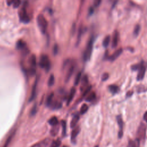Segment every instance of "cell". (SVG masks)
<instances>
[{"instance_id": "1", "label": "cell", "mask_w": 147, "mask_h": 147, "mask_svg": "<svg viewBox=\"0 0 147 147\" xmlns=\"http://www.w3.org/2000/svg\"><path fill=\"white\" fill-rule=\"evenodd\" d=\"M94 42V37L93 36H92L90 39L89 42H88L86 50L83 53V59L84 61L89 60L91 58V54H92Z\"/></svg>"}, {"instance_id": "2", "label": "cell", "mask_w": 147, "mask_h": 147, "mask_svg": "<svg viewBox=\"0 0 147 147\" xmlns=\"http://www.w3.org/2000/svg\"><path fill=\"white\" fill-rule=\"evenodd\" d=\"M37 22L40 31L43 34H45L48 27V21L43 15L39 14L38 15L37 17Z\"/></svg>"}, {"instance_id": "3", "label": "cell", "mask_w": 147, "mask_h": 147, "mask_svg": "<svg viewBox=\"0 0 147 147\" xmlns=\"http://www.w3.org/2000/svg\"><path fill=\"white\" fill-rule=\"evenodd\" d=\"M27 2H25L22 6V7L20 10L18 12V16L20 21L24 23H28L30 21V18H29L28 12L27 11Z\"/></svg>"}, {"instance_id": "4", "label": "cell", "mask_w": 147, "mask_h": 147, "mask_svg": "<svg viewBox=\"0 0 147 147\" xmlns=\"http://www.w3.org/2000/svg\"><path fill=\"white\" fill-rule=\"evenodd\" d=\"M39 65L40 67L44 68L47 71L50 70L51 68V61L47 55H42L40 56Z\"/></svg>"}, {"instance_id": "5", "label": "cell", "mask_w": 147, "mask_h": 147, "mask_svg": "<svg viewBox=\"0 0 147 147\" xmlns=\"http://www.w3.org/2000/svg\"><path fill=\"white\" fill-rule=\"evenodd\" d=\"M137 138L140 141V140H144L146 136V127L144 124H141L138 129L137 132Z\"/></svg>"}, {"instance_id": "6", "label": "cell", "mask_w": 147, "mask_h": 147, "mask_svg": "<svg viewBox=\"0 0 147 147\" xmlns=\"http://www.w3.org/2000/svg\"><path fill=\"white\" fill-rule=\"evenodd\" d=\"M139 73L137 77V79L138 80H141L143 79L144 77L145 76V71H146V67L143 63V61L141 62V64H140V67L139 68Z\"/></svg>"}, {"instance_id": "7", "label": "cell", "mask_w": 147, "mask_h": 147, "mask_svg": "<svg viewBox=\"0 0 147 147\" xmlns=\"http://www.w3.org/2000/svg\"><path fill=\"white\" fill-rule=\"evenodd\" d=\"M16 46H17V48L18 50L22 51V52L25 54H27L29 52L28 49L27 47V44H26L24 41L21 40H18L17 41V44H16Z\"/></svg>"}, {"instance_id": "8", "label": "cell", "mask_w": 147, "mask_h": 147, "mask_svg": "<svg viewBox=\"0 0 147 147\" xmlns=\"http://www.w3.org/2000/svg\"><path fill=\"white\" fill-rule=\"evenodd\" d=\"M117 122H118V126H119V132H118V138L121 139L122 138L123 136V128H124V122L122 117L121 116H118L117 117Z\"/></svg>"}, {"instance_id": "9", "label": "cell", "mask_w": 147, "mask_h": 147, "mask_svg": "<svg viewBox=\"0 0 147 147\" xmlns=\"http://www.w3.org/2000/svg\"><path fill=\"white\" fill-rule=\"evenodd\" d=\"M50 142L51 140L49 138H47L44 139L43 141L37 143V144H36L32 146L31 147H47L48 145L50 144Z\"/></svg>"}, {"instance_id": "10", "label": "cell", "mask_w": 147, "mask_h": 147, "mask_svg": "<svg viewBox=\"0 0 147 147\" xmlns=\"http://www.w3.org/2000/svg\"><path fill=\"white\" fill-rule=\"evenodd\" d=\"M37 79H36L35 81V83L34 84L33 86H32V89L31 91V95L30 96V98H29V102L33 101L35 98L36 96V89H37Z\"/></svg>"}, {"instance_id": "11", "label": "cell", "mask_w": 147, "mask_h": 147, "mask_svg": "<svg viewBox=\"0 0 147 147\" xmlns=\"http://www.w3.org/2000/svg\"><path fill=\"white\" fill-rule=\"evenodd\" d=\"M29 65H30V68L29 69L36 70V58L35 55H31V56L29 58Z\"/></svg>"}, {"instance_id": "12", "label": "cell", "mask_w": 147, "mask_h": 147, "mask_svg": "<svg viewBox=\"0 0 147 147\" xmlns=\"http://www.w3.org/2000/svg\"><path fill=\"white\" fill-rule=\"evenodd\" d=\"M118 37H119V34L118 31L117 30L114 31L113 36V40H112V47L116 48L117 46L118 42Z\"/></svg>"}, {"instance_id": "13", "label": "cell", "mask_w": 147, "mask_h": 147, "mask_svg": "<svg viewBox=\"0 0 147 147\" xmlns=\"http://www.w3.org/2000/svg\"><path fill=\"white\" fill-rule=\"evenodd\" d=\"M123 51V49L122 48H119L118 50H117V51H116L114 53L111 55V56L109 57V59L110 61H114L116 59L118 58V56H120V55L122 54V52Z\"/></svg>"}, {"instance_id": "14", "label": "cell", "mask_w": 147, "mask_h": 147, "mask_svg": "<svg viewBox=\"0 0 147 147\" xmlns=\"http://www.w3.org/2000/svg\"><path fill=\"white\" fill-rule=\"evenodd\" d=\"M75 92H76V89L75 87H72L71 89L70 90V92L69 95H68V99H67V105H69L70 103L71 102V101H73L75 94Z\"/></svg>"}, {"instance_id": "15", "label": "cell", "mask_w": 147, "mask_h": 147, "mask_svg": "<svg viewBox=\"0 0 147 147\" xmlns=\"http://www.w3.org/2000/svg\"><path fill=\"white\" fill-rule=\"evenodd\" d=\"M80 132V128L79 126H77L75 127L74 129H73V131L71 133V140L72 141H75V139L77 137V136H78V134H79Z\"/></svg>"}, {"instance_id": "16", "label": "cell", "mask_w": 147, "mask_h": 147, "mask_svg": "<svg viewBox=\"0 0 147 147\" xmlns=\"http://www.w3.org/2000/svg\"><path fill=\"white\" fill-rule=\"evenodd\" d=\"M79 114H75V115H74V116L73 117V119H72L71 123H70L71 128H75V126L77 125L78 122L79 121Z\"/></svg>"}, {"instance_id": "17", "label": "cell", "mask_w": 147, "mask_h": 147, "mask_svg": "<svg viewBox=\"0 0 147 147\" xmlns=\"http://www.w3.org/2000/svg\"><path fill=\"white\" fill-rule=\"evenodd\" d=\"M140 141L138 139L135 140H130L127 147H140Z\"/></svg>"}, {"instance_id": "18", "label": "cell", "mask_w": 147, "mask_h": 147, "mask_svg": "<svg viewBox=\"0 0 147 147\" xmlns=\"http://www.w3.org/2000/svg\"><path fill=\"white\" fill-rule=\"evenodd\" d=\"M74 69H75V67L73 65H72L70 67V68H68V71L67 73L66 74V81L68 82V80L70 79L71 77L72 76V75H73L74 71Z\"/></svg>"}, {"instance_id": "19", "label": "cell", "mask_w": 147, "mask_h": 147, "mask_svg": "<svg viewBox=\"0 0 147 147\" xmlns=\"http://www.w3.org/2000/svg\"><path fill=\"white\" fill-rule=\"evenodd\" d=\"M88 82H89V80H88V77L85 75H84L82 79V84H81V86H80V89L81 90L84 89V87H86V86H87L88 84Z\"/></svg>"}, {"instance_id": "20", "label": "cell", "mask_w": 147, "mask_h": 147, "mask_svg": "<svg viewBox=\"0 0 147 147\" xmlns=\"http://www.w3.org/2000/svg\"><path fill=\"white\" fill-rule=\"evenodd\" d=\"M109 89L111 93L114 94L118 93V91H119V87L116 84H112V85H110L109 86Z\"/></svg>"}, {"instance_id": "21", "label": "cell", "mask_w": 147, "mask_h": 147, "mask_svg": "<svg viewBox=\"0 0 147 147\" xmlns=\"http://www.w3.org/2000/svg\"><path fill=\"white\" fill-rule=\"evenodd\" d=\"M48 123L50 124L52 126H56L57 125H58V119L56 117H52V118H51L48 121Z\"/></svg>"}, {"instance_id": "22", "label": "cell", "mask_w": 147, "mask_h": 147, "mask_svg": "<svg viewBox=\"0 0 147 147\" xmlns=\"http://www.w3.org/2000/svg\"><path fill=\"white\" fill-rule=\"evenodd\" d=\"M59 126L58 125L53 126V128L51 130L50 134L52 136H55L59 132Z\"/></svg>"}, {"instance_id": "23", "label": "cell", "mask_w": 147, "mask_h": 147, "mask_svg": "<svg viewBox=\"0 0 147 147\" xmlns=\"http://www.w3.org/2000/svg\"><path fill=\"white\" fill-rule=\"evenodd\" d=\"M96 98V94L94 92H91L86 97V101H87V102H91V101H93V100L95 99Z\"/></svg>"}, {"instance_id": "24", "label": "cell", "mask_w": 147, "mask_h": 147, "mask_svg": "<svg viewBox=\"0 0 147 147\" xmlns=\"http://www.w3.org/2000/svg\"><path fill=\"white\" fill-rule=\"evenodd\" d=\"M110 42V36L107 35V36L105 37L102 42V45L104 47H107L108 46Z\"/></svg>"}, {"instance_id": "25", "label": "cell", "mask_w": 147, "mask_h": 147, "mask_svg": "<svg viewBox=\"0 0 147 147\" xmlns=\"http://www.w3.org/2000/svg\"><path fill=\"white\" fill-rule=\"evenodd\" d=\"M54 96V93H51L47 97V98L46 99V102H45V105H46L47 106H50L52 104V99H53Z\"/></svg>"}, {"instance_id": "26", "label": "cell", "mask_w": 147, "mask_h": 147, "mask_svg": "<svg viewBox=\"0 0 147 147\" xmlns=\"http://www.w3.org/2000/svg\"><path fill=\"white\" fill-rule=\"evenodd\" d=\"M15 134V132H13L11 134V135H10L8 137V138L7 139V140H6V142L5 143V144H4V146H3V147H8L9 144L11 143L13 137Z\"/></svg>"}, {"instance_id": "27", "label": "cell", "mask_w": 147, "mask_h": 147, "mask_svg": "<svg viewBox=\"0 0 147 147\" xmlns=\"http://www.w3.org/2000/svg\"><path fill=\"white\" fill-rule=\"evenodd\" d=\"M81 78H82V73L81 72H79V73H78V74L77 75L75 79V80H74L75 85V86L78 85V84L79 83L80 81L81 80Z\"/></svg>"}, {"instance_id": "28", "label": "cell", "mask_w": 147, "mask_h": 147, "mask_svg": "<svg viewBox=\"0 0 147 147\" xmlns=\"http://www.w3.org/2000/svg\"><path fill=\"white\" fill-rule=\"evenodd\" d=\"M61 124L62 126V128H63V130H62V135H63V137H64L66 135V122L64 120H62L61 121Z\"/></svg>"}, {"instance_id": "29", "label": "cell", "mask_w": 147, "mask_h": 147, "mask_svg": "<svg viewBox=\"0 0 147 147\" xmlns=\"http://www.w3.org/2000/svg\"><path fill=\"white\" fill-rule=\"evenodd\" d=\"M61 144V141L59 139H58L56 140L52 141L50 147H59Z\"/></svg>"}, {"instance_id": "30", "label": "cell", "mask_w": 147, "mask_h": 147, "mask_svg": "<svg viewBox=\"0 0 147 147\" xmlns=\"http://www.w3.org/2000/svg\"><path fill=\"white\" fill-rule=\"evenodd\" d=\"M54 83H55V77L54 75L52 74L50 75V78H49V79L48 81V85L50 87H51L54 85Z\"/></svg>"}, {"instance_id": "31", "label": "cell", "mask_w": 147, "mask_h": 147, "mask_svg": "<svg viewBox=\"0 0 147 147\" xmlns=\"http://www.w3.org/2000/svg\"><path fill=\"white\" fill-rule=\"evenodd\" d=\"M140 31V25L139 24H137L135 29H134V31H133V35L135 36H137L139 35V32Z\"/></svg>"}, {"instance_id": "32", "label": "cell", "mask_w": 147, "mask_h": 147, "mask_svg": "<svg viewBox=\"0 0 147 147\" xmlns=\"http://www.w3.org/2000/svg\"><path fill=\"white\" fill-rule=\"evenodd\" d=\"M89 109V107L86 104H83L80 110V113L81 114H83L84 113H86L87 112V111Z\"/></svg>"}, {"instance_id": "33", "label": "cell", "mask_w": 147, "mask_h": 147, "mask_svg": "<svg viewBox=\"0 0 147 147\" xmlns=\"http://www.w3.org/2000/svg\"><path fill=\"white\" fill-rule=\"evenodd\" d=\"M52 109H59L61 107V103L59 102H55L52 104Z\"/></svg>"}, {"instance_id": "34", "label": "cell", "mask_w": 147, "mask_h": 147, "mask_svg": "<svg viewBox=\"0 0 147 147\" xmlns=\"http://www.w3.org/2000/svg\"><path fill=\"white\" fill-rule=\"evenodd\" d=\"M37 113V106L36 104H35L34 106L32 107V109L31 111V116H35Z\"/></svg>"}, {"instance_id": "35", "label": "cell", "mask_w": 147, "mask_h": 147, "mask_svg": "<svg viewBox=\"0 0 147 147\" xmlns=\"http://www.w3.org/2000/svg\"><path fill=\"white\" fill-rule=\"evenodd\" d=\"M91 89V85H89V86H88L86 88V89L84 90V92H83V96H87L88 94H89V93Z\"/></svg>"}, {"instance_id": "36", "label": "cell", "mask_w": 147, "mask_h": 147, "mask_svg": "<svg viewBox=\"0 0 147 147\" xmlns=\"http://www.w3.org/2000/svg\"><path fill=\"white\" fill-rule=\"evenodd\" d=\"M109 77V74L107 73H104L102 75V78H101V79H102V81H106V80H107V79H108Z\"/></svg>"}, {"instance_id": "37", "label": "cell", "mask_w": 147, "mask_h": 147, "mask_svg": "<svg viewBox=\"0 0 147 147\" xmlns=\"http://www.w3.org/2000/svg\"><path fill=\"white\" fill-rule=\"evenodd\" d=\"M21 2L20 1H15L13 3V7L15 8H17L18 6L20 5Z\"/></svg>"}, {"instance_id": "38", "label": "cell", "mask_w": 147, "mask_h": 147, "mask_svg": "<svg viewBox=\"0 0 147 147\" xmlns=\"http://www.w3.org/2000/svg\"><path fill=\"white\" fill-rule=\"evenodd\" d=\"M140 67V64H136V65H134L132 67V69L134 71H136V70H138L139 68Z\"/></svg>"}, {"instance_id": "39", "label": "cell", "mask_w": 147, "mask_h": 147, "mask_svg": "<svg viewBox=\"0 0 147 147\" xmlns=\"http://www.w3.org/2000/svg\"><path fill=\"white\" fill-rule=\"evenodd\" d=\"M101 1H100V0H97V1H94V6H96V7H97V6H98L99 5V4H101Z\"/></svg>"}, {"instance_id": "40", "label": "cell", "mask_w": 147, "mask_h": 147, "mask_svg": "<svg viewBox=\"0 0 147 147\" xmlns=\"http://www.w3.org/2000/svg\"><path fill=\"white\" fill-rule=\"evenodd\" d=\"M58 51V45L56 44V45H55V46H54V54H57V52Z\"/></svg>"}, {"instance_id": "41", "label": "cell", "mask_w": 147, "mask_h": 147, "mask_svg": "<svg viewBox=\"0 0 147 147\" xmlns=\"http://www.w3.org/2000/svg\"><path fill=\"white\" fill-rule=\"evenodd\" d=\"M93 12H94V9L93 8H90V9H89V13L90 15H92L93 13Z\"/></svg>"}, {"instance_id": "42", "label": "cell", "mask_w": 147, "mask_h": 147, "mask_svg": "<svg viewBox=\"0 0 147 147\" xmlns=\"http://www.w3.org/2000/svg\"><path fill=\"white\" fill-rule=\"evenodd\" d=\"M132 94H133V92H132V91H128V93H127L126 96H127V97H128V96L130 97L132 95Z\"/></svg>"}, {"instance_id": "43", "label": "cell", "mask_w": 147, "mask_h": 147, "mask_svg": "<svg viewBox=\"0 0 147 147\" xmlns=\"http://www.w3.org/2000/svg\"><path fill=\"white\" fill-rule=\"evenodd\" d=\"M14 1H8L7 2V4H8V5H11L12 4H13V3Z\"/></svg>"}, {"instance_id": "44", "label": "cell", "mask_w": 147, "mask_h": 147, "mask_svg": "<svg viewBox=\"0 0 147 147\" xmlns=\"http://www.w3.org/2000/svg\"><path fill=\"white\" fill-rule=\"evenodd\" d=\"M146 112H145L144 113V116H143V118H144V121H146Z\"/></svg>"}, {"instance_id": "45", "label": "cell", "mask_w": 147, "mask_h": 147, "mask_svg": "<svg viewBox=\"0 0 147 147\" xmlns=\"http://www.w3.org/2000/svg\"><path fill=\"white\" fill-rule=\"evenodd\" d=\"M63 147H67L66 146H63Z\"/></svg>"}, {"instance_id": "46", "label": "cell", "mask_w": 147, "mask_h": 147, "mask_svg": "<svg viewBox=\"0 0 147 147\" xmlns=\"http://www.w3.org/2000/svg\"><path fill=\"white\" fill-rule=\"evenodd\" d=\"M96 147H98V145H97V146H96Z\"/></svg>"}]
</instances>
